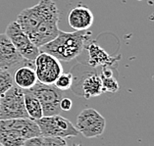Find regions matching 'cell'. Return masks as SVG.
<instances>
[{
	"label": "cell",
	"instance_id": "9c48e42d",
	"mask_svg": "<svg viewBox=\"0 0 154 146\" xmlns=\"http://www.w3.org/2000/svg\"><path fill=\"white\" fill-rule=\"evenodd\" d=\"M106 126V120L93 108H85L77 118L79 132L85 138L99 137L103 134Z\"/></svg>",
	"mask_w": 154,
	"mask_h": 146
},
{
	"label": "cell",
	"instance_id": "277c9868",
	"mask_svg": "<svg viewBox=\"0 0 154 146\" xmlns=\"http://www.w3.org/2000/svg\"><path fill=\"white\" fill-rule=\"evenodd\" d=\"M40 134L44 136H57V137H73L78 136V129L68 119L62 117L59 114L51 116H42L36 120Z\"/></svg>",
	"mask_w": 154,
	"mask_h": 146
},
{
	"label": "cell",
	"instance_id": "8fae6325",
	"mask_svg": "<svg viewBox=\"0 0 154 146\" xmlns=\"http://www.w3.org/2000/svg\"><path fill=\"white\" fill-rule=\"evenodd\" d=\"M5 33L12 41L14 46L23 57L35 62L36 56L39 54V48L32 43L29 37L21 29L17 21H13L7 26Z\"/></svg>",
	"mask_w": 154,
	"mask_h": 146
},
{
	"label": "cell",
	"instance_id": "3957f363",
	"mask_svg": "<svg viewBox=\"0 0 154 146\" xmlns=\"http://www.w3.org/2000/svg\"><path fill=\"white\" fill-rule=\"evenodd\" d=\"M38 135V126L31 118L0 120V144L3 146H23L27 139Z\"/></svg>",
	"mask_w": 154,
	"mask_h": 146
},
{
	"label": "cell",
	"instance_id": "8992f818",
	"mask_svg": "<svg viewBox=\"0 0 154 146\" xmlns=\"http://www.w3.org/2000/svg\"><path fill=\"white\" fill-rule=\"evenodd\" d=\"M39 100L43 111V116L60 114V100L63 98V91L58 89L54 84H45L36 81L32 87L29 88Z\"/></svg>",
	"mask_w": 154,
	"mask_h": 146
},
{
	"label": "cell",
	"instance_id": "4fadbf2b",
	"mask_svg": "<svg viewBox=\"0 0 154 146\" xmlns=\"http://www.w3.org/2000/svg\"><path fill=\"white\" fill-rule=\"evenodd\" d=\"M88 51V64L96 68L97 66H112L117 62L120 57H111L103 48H101L95 42H91L86 46Z\"/></svg>",
	"mask_w": 154,
	"mask_h": 146
},
{
	"label": "cell",
	"instance_id": "6da1fadb",
	"mask_svg": "<svg viewBox=\"0 0 154 146\" xmlns=\"http://www.w3.org/2000/svg\"><path fill=\"white\" fill-rule=\"evenodd\" d=\"M60 10L53 0H40L32 7L24 9L17 22L35 46L40 47L55 38L60 29Z\"/></svg>",
	"mask_w": 154,
	"mask_h": 146
},
{
	"label": "cell",
	"instance_id": "d6986e66",
	"mask_svg": "<svg viewBox=\"0 0 154 146\" xmlns=\"http://www.w3.org/2000/svg\"><path fill=\"white\" fill-rule=\"evenodd\" d=\"M101 80H102V85H103L104 92L115 93L119 90L120 85L118 84L117 78L115 77H101Z\"/></svg>",
	"mask_w": 154,
	"mask_h": 146
},
{
	"label": "cell",
	"instance_id": "7402d4cb",
	"mask_svg": "<svg viewBox=\"0 0 154 146\" xmlns=\"http://www.w3.org/2000/svg\"><path fill=\"white\" fill-rule=\"evenodd\" d=\"M0 70H1V69H0Z\"/></svg>",
	"mask_w": 154,
	"mask_h": 146
},
{
	"label": "cell",
	"instance_id": "e0dca14e",
	"mask_svg": "<svg viewBox=\"0 0 154 146\" xmlns=\"http://www.w3.org/2000/svg\"><path fill=\"white\" fill-rule=\"evenodd\" d=\"M15 84L13 74L8 71L0 70V97H2Z\"/></svg>",
	"mask_w": 154,
	"mask_h": 146
},
{
	"label": "cell",
	"instance_id": "52a82bcc",
	"mask_svg": "<svg viewBox=\"0 0 154 146\" xmlns=\"http://www.w3.org/2000/svg\"><path fill=\"white\" fill-rule=\"evenodd\" d=\"M74 69L81 74L78 82L72 85V88L76 94L84 96L85 99H91V97L101 95L104 92L102 80L100 75L97 74L92 69H88L86 67L79 69V67H74Z\"/></svg>",
	"mask_w": 154,
	"mask_h": 146
},
{
	"label": "cell",
	"instance_id": "ac0fdd59",
	"mask_svg": "<svg viewBox=\"0 0 154 146\" xmlns=\"http://www.w3.org/2000/svg\"><path fill=\"white\" fill-rule=\"evenodd\" d=\"M73 84H74V77L72 73H61V75L56 78L53 84L58 89H60V90L66 91L72 88Z\"/></svg>",
	"mask_w": 154,
	"mask_h": 146
},
{
	"label": "cell",
	"instance_id": "9a60e30c",
	"mask_svg": "<svg viewBox=\"0 0 154 146\" xmlns=\"http://www.w3.org/2000/svg\"><path fill=\"white\" fill-rule=\"evenodd\" d=\"M24 102L29 118L36 121L43 116L42 107H41L39 100L29 89H24Z\"/></svg>",
	"mask_w": 154,
	"mask_h": 146
},
{
	"label": "cell",
	"instance_id": "ba28073f",
	"mask_svg": "<svg viewBox=\"0 0 154 146\" xmlns=\"http://www.w3.org/2000/svg\"><path fill=\"white\" fill-rule=\"evenodd\" d=\"M22 66L35 68V62L26 59L19 53L6 33H0V69L14 74Z\"/></svg>",
	"mask_w": 154,
	"mask_h": 146
},
{
	"label": "cell",
	"instance_id": "2e32d148",
	"mask_svg": "<svg viewBox=\"0 0 154 146\" xmlns=\"http://www.w3.org/2000/svg\"><path fill=\"white\" fill-rule=\"evenodd\" d=\"M25 146H55L67 145V141L63 137L38 135L29 138L25 141Z\"/></svg>",
	"mask_w": 154,
	"mask_h": 146
},
{
	"label": "cell",
	"instance_id": "ffe728a7",
	"mask_svg": "<svg viewBox=\"0 0 154 146\" xmlns=\"http://www.w3.org/2000/svg\"><path fill=\"white\" fill-rule=\"evenodd\" d=\"M73 106V102L70 98H67V97H63V98L60 100V109L61 111H70L72 109Z\"/></svg>",
	"mask_w": 154,
	"mask_h": 146
},
{
	"label": "cell",
	"instance_id": "5bb4252c",
	"mask_svg": "<svg viewBox=\"0 0 154 146\" xmlns=\"http://www.w3.org/2000/svg\"><path fill=\"white\" fill-rule=\"evenodd\" d=\"M14 82L22 89H29L36 84L37 78L35 68L29 66H22L13 74Z\"/></svg>",
	"mask_w": 154,
	"mask_h": 146
},
{
	"label": "cell",
	"instance_id": "5b68a950",
	"mask_svg": "<svg viewBox=\"0 0 154 146\" xmlns=\"http://www.w3.org/2000/svg\"><path fill=\"white\" fill-rule=\"evenodd\" d=\"M29 118L24 102V89L14 84L0 97V120Z\"/></svg>",
	"mask_w": 154,
	"mask_h": 146
},
{
	"label": "cell",
	"instance_id": "7c38bea8",
	"mask_svg": "<svg viewBox=\"0 0 154 146\" xmlns=\"http://www.w3.org/2000/svg\"><path fill=\"white\" fill-rule=\"evenodd\" d=\"M67 21L70 27L75 31H85L92 26L94 16L88 7L79 5L70 11Z\"/></svg>",
	"mask_w": 154,
	"mask_h": 146
},
{
	"label": "cell",
	"instance_id": "30bf717a",
	"mask_svg": "<svg viewBox=\"0 0 154 146\" xmlns=\"http://www.w3.org/2000/svg\"><path fill=\"white\" fill-rule=\"evenodd\" d=\"M35 71L37 81L53 84L56 78L63 73V68L61 62L53 55L40 51L35 59Z\"/></svg>",
	"mask_w": 154,
	"mask_h": 146
},
{
	"label": "cell",
	"instance_id": "7a4b0ae2",
	"mask_svg": "<svg viewBox=\"0 0 154 146\" xmlns=\"http://www.w3.org/2000/svg\"><path fill=\"white\" fill-rule=\"evenodd\" d=\"M91 36V32L88 29L75 31L74 32L60 31L55 38L40 46L39 51L53 55L59 61L69 62L82 53Z\"/></svg>",
	"mask_w": 154,
	"mask_h": 146
},
{
	"label": "cell",
	"instance_id": "44dd1931",
	"mask_svg": "<svg viewBox=\"0 0 154 146\" xmlns=\"http://www.w3.org/2000/svg\"><path fill=\"white\" fill-rule=\"evenodd\" d=\"M0 145H1V144H0Z\"/></svg>",
	"mask_w": 154,
	"mask_h": 146
}]
</instances>
